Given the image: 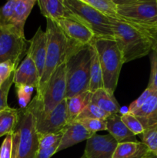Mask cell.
Segmentation results:
<instances>
[{"label":"cell","mask_w":157,"mask_h":158,"mask_svg":"<svg viewBox=\"0 0 157 158\" xmlns=\"http://www.w3.org/2000/svg\"><path fill=\"white\" fill-rule=\"evenodd\" d=\"M29 43L26 55L30 57L31 60L33 61L41 80L46 64L47 49V35L46 31H43L39 26L33 37L29 40Z\"/></svg>","instance_id":"4fadbf2b"},{"label":"cell","mask_w":157,"mask_h":158,"mask_svg":"<svg viewBox=\"0 0 157 158\" xmlns=\"http://www.w3.org/2000/svg\"><path fill=\"white\" fill-rule=\"evenodd\" d=\"M156 10H157V0H156Z\"/></svg>","instance_id":"ee69618b"},{"label":"cell","mask_w":157,"mask_h":158,"mask_svg":"<svg viewBox=\"0 0 157 158\" xmlns=\"http://www.w3.org/2000/svg\"><path fill=\"white\" fill-rule=\"evenodd\" d=\"M110 116V114L105 112L104 110L100 109L96 105L89 103L83 109V110L80 113V114L77 117L75 121L83 120V119H102V120H106Z\"/></svg>","instance_id":"484cf974"},{"label":"cell","mask_w":157,"mask_h":158,"mask_svg":"<svg viewBox=\"0 0 157 158\" xmlns=\"http://www.w3.org/2000/svg\"><path fill=\"white\" fill-rule=\"evenodd\" d=\"M12 134L11 133L6 135L0 148V158H12Z\"/></svg>","instance_id":"e575fe53"},{"label":"cell","mask_w":157,"mask_h":158,"mask_svg":"<svg viewBox=\"0 0 157 158\" xmlns=\"http://www.w3.org/2000/svg\"><path fill=\"white\" fill-rule=\"evenodd\" d=\"M35 3H37L35 0H17L9 25L15 26L17 29L24 32L26 19L30 15Z\"/></svg>","instance_id":"ffe728a7"},{"label":"cell","mask_w":157,"mask_h":158,"mask_svg":"<svg viewBox=\"0 0 157 158\" xmlns=\"http://www.w3.org/2000/svg\"><path fill=\"white\" fill-rule=\"evenodd\" d=\"M68 18L74 19L89 28L95 38L114 39L112 28L108 17L105 16L83 0H63Z\"/></svg>","instance_id":"8992f818"},{"label":"cell","mask_w":157,"mask_h":158,"mask_svg":"<svg viewBox=\"0 0 157 158\" xmlns=\"http://www.w3.org/2000/svg\"><path fill=\"white\" fill-rule=\"evenodd\" d=\"M15 89L20 109L26 108L30 103L31 97L35 88L30 86H22L16 87Z\"/></svg>","instance_id":"4dcf8cb0"},{"label":"cell","mask_w":157,"mask_h":158,"mask_svg":"<svg viewBox=\"0 0 157 158\" xmlns=\"http://www.w3.org/2000/svg\"><path fill=\"white\" fill-rule=\"evenodd\" d=\"M46 33L47 35L46 64L44 71L36 89L37 99L41 98L51 76L58 66L65 63L67 55L69 41L55 21L46 19Z\"/></svg>","instance_id":"3957f363"},{"label":"cell","mask_w":157,"mask_h":158,"mask_svg":"<svg viewBox=\"0 0 157 158\" xmlns=\"http://www.w3.org/2000/svg\"><path fill=\"white\" fill-rule=\"evenodd\" d=\"M16 69L15 65L10 61L0 63V78L3 82H5L12 73L15 72Z\"/></svg>","instance_id":"d590c367"},{"label":"cell","mask_w":157,"mask_h":158,"mask_svg":"<svg viewBox=\"0 0 157 158\" xmlns=\"http://www.w3.org/2000/svg\"><path fill=\"white\" fill-rule=\"evenodd\" d=\"M144 158H156V157H155V156L152 153H151L150 151H149V152L146 154V156Z\"/></svg>","instance_id":"ab89813d"},{"label":"cell","mask_w":157,"mask_h":158,"mask_svg":"<svg viewBox=\"0 0 157 158\" xmlns=\"http://www.w3.org/2000/svg\"><path fill=\"white\" fill-rule=\"evenodd\" d=\"M88 131L95 134L99 131H107L106 120L102 119H83L78 120Z\"/></svg>","instance_id":"f1b7e54d"},{"label":"cell","mask_w":157,"mask_h":158,"mask_svg":"<svg viewBox=\"0 0 157 158\" xmlns=\"http://www.w3.org/2000/svg\"><path fill=\"white\" fill-rule=\"evenodd\" d=\"M69 124L67 100H63L49 114L36 118V130L38 137L47 134L61 132Z\"/></svg>","instance_id":"30bf717a"},{"label":"cell","mask_w":157,"mask_h":158,"mask_svg":"<svg viewBox=\"0 0 157 158\" xmlns=\"http://www.w3.org/2000/svg\"><path fill=\"white\" fill-rule=\"evenodd\" d=\"M66 94V61L57 67L51 76L41 98L34 97L29 106L36 118L47 115L55 109L63 100Z\"/></svg>","instance_id":"52a82bcc"},{"label":"cell","mask_w":157,"mask_h":158,"mask_svg":"<svg viewBox=\"0 0 157 158\" xmlns=\"http://www.w3.org/2000/svg\"><path fill=\"white\" fill-rule=\"evenodd\" d=\"M107 131L116 140L118 143L126 142H139L136 136L132 134L129 128L122 121L121 117L118 114L111 115L106 119Z\"/></svg>","instance_id":"e0dca14e"},{"label":"cell","mask_w":157,"mask_h":158,"mask_svg":"<svg viewBox=\"0 0 157 158\" xmlns=\"http://www.w3.org/2000/svg\"><path fill=\"white\" fill-rule=\"evenodd\" d=\"M130 114H133L143 125L144 130L157 127V92L151 90L143 104Z\"/></svg>","instance_id":"9a60e30c"},{"label":"cell","mask_w":157,"mask_h":158,"mask_svg":"<svg viewBox=\"0 0 157 158\" xmlns=\"http://www.w3.org/2000/svg\"><path fill=\"white\" fill-rule=\"evenodd\" d=\"M40 78L33 61L27 55L14 73L13 83L15 88L22 86H30L38 89Z\"/></svg>","instance_id":"5bb4252c"},{"label":"cell","mask_w":157,"mask_h":158,"mask_svg":"<svg viewBox=\"0 0 157 158\" xmlns=\"http://www.w3.org/2000/svg\"><path fill=\"white\" fill-rule=\"evenodd\" d=\"M40 12L46 19L57 21L68 18V12L63 4V0H38Z\"/></svg>","instance_id":"d6986e66"},{"label":"cell","mask_w":157,"mask_h":158,"mask_svg":"<svg viewBox=\"0 0 157 158\" xmlns=\"http://www.w3.org/2000/svg\"><path fill=\"white\" fill-rule=\"evenodd\" d=\"M150 77L147 88L157 92V53L151 51L150 53Z\"/></svg>","instance_id":"836d02e7"},{"label":"cell","mask_w":157,"mask_h":158,"mask_svg":"<svg viewBox=\"0 0 157 158\" xmlns=\"http://www.w3.org/2000/svg\"><path fill=\"white\" fill-rule=\"evenodd\" d=\"M93 135L94 134L88 131L79 122H72L63 130V135L60 140L57 153L74 146L83 140H87Z\"/></svg>","instance_id":"2e32d148"},{"label":"cell","mask_w":157,"mask_h":158,"mask_svg":"<svg viewBox=\"0 0 157 158\" xmlns=\"http://www.w3.org/2000/svg\"><path fill=\"white\" fill-rule=\"evenodd\" d=\"M137 29L143 31V32L147 35L148 38L150 40L151 43H152V50L157 53V32H152V31L146 29H140V28H137Z\"/></svg>","instance_id":"74e56055"},{"label":"cell","mask_w":157,"mask_h":158,"mask_svg":"<svg viewBox=\"0 0 157 158\" xmlns=\"http://www.w3.org/2000/svg\"><path fill=\"white\" fill-rule=\"evenodd\" d=\"M63 131L55 134H47L38 137V149H46L60 143Z\"/></svg>","instance_id":"f546056e"},{"label":"cell","mask_w":157,"mask_h":158,"mask_svg":"<svg viewBox=\"0 0 157 158\" xmlns=\"http://www.w3.org/2000/svg\"><path fill=\"white\" fill-rule=\"evenodd\" d=\"M149 152V149H148V148L143 143V145H142L141 148H140L139 151H138V153H137L135 155H134L133 157L130 158H144Z\"/></svg>","instance_id":"f35d334b"},{"label":"cell","mask_w":157,"mask_h":158,"mask_svg":"<svg viewBox=\"0 0 157 158\" xmlns=\"http://www.w3.org/2000/svg\"><path fill=\"white\" fill-rule=\"evenodd\" d=\"M96 51L101 66L104 89L114 94L122 66L124 64L119 46L114 39L94 38L90 43Z\"/></svg>","instance_id":"5b68a950"},{"label":"cell","mask_w":157,"mask_h":158,"mask_svg":"<svg viewBox=\"0 0 157 158\" xmlns=\"http://www.w3.org/2000/svg\"><path fill=\"white\" fill-rule=\"evenodd\" d=\"M14 73L11 74L10 77L3 83L2 86L0 88V112L3 110L9 107V106L8 105V95H9L11 86L13 83Z\"/></svg>","instance_id":"d6a6232c"},{"label":"cell","mask_w":157,"mask_h":158,"mask_svg":"<svg viewBox=\"0 0 157 158\" xmlns=\"http://www.w3.org/2000/svg\"><path fill=\"white\" fill-rule=\"evenodd\" d=\"M58 146H59V143L54 145L52 148H46V149H38L35 158H51L57 153Z\"/></svg>","instance_id":"8d00e7d4"},{"label":"cell","mask_w":157,"mask_h":158,"mask_svg":"<svg viewBox=\"0 0 157 158\" xmlns=\"http://www.w3.org/2000/svg\"><path fill=\"white\" fill-rule=\"evenodd\" d=\"M140 29H141V28H140ZM149 29V30L152 31V32H157V26H155V27H154V28H152V29Z\"/></svg>","instance_id":"60d3db41"},{"label":"cell","mask_w":157,"mask_h":158,"mask_svg":"<svg viewBox=\"0 0 157 158\" xmlns=\"http://www.w3.org/2000/svg\"><path fill=\"white\" fill-rule=\"evenodd\" d=\"M142 142H126L117 144L112 158H130L138 153Z\"/></svg>","instance_id":"d4e9b609"},{"label":"cell","mask_w":157,"mask_h":158,"mask_svg":"<svg viewBox=\"0 0 157 158\" xmlns=\"http://www.w3.org/2000/svg\"><path fill=\"white\" fill-rule=\"evenodd\" d=\"M118 143L110 135L94 134L86 140L84 154L86 158H112Z\"/></svg>","instance_id":"7c38bea8"},{"label":"cell","mask_w":157,"mask_h":158,"mask_svg":"<svg viewBox=\"0 0 157 158\" xmlns=\"http://www.w3.org/2000/svg\"><path fill=\"white\" fill-rule=\"evenodd\" d=\"M118 19L136 28L152 29L157 26L156 0H114Z\"/></svg>","instance_id":"ba28073f"},{"label":"cell","mask_w":157,"mask_h":158,"mask_svg":"<svg viewBox=\"0 0 157 158\" xmlns=\"http://www.w3.org/2000/svg\"><path fill=\"white\" fill-rule=\"evenodd\" d=\"M142 143L157 158V127L146 130L141 134Z\"/></svg>","instance_id":"4316f807"},{"label":"cell","mask_w":157,"mask_h":158,"mask_svg":"<svg viewBox=\"0 0 157 158\" xmlns=\"http://www.w3.org/2000/svg\"><path fill=\"white\" fill-rule=\"evenodd\" d=\"M120 117H121L122 121L129 128V131L132 134H135V136L139 135V134L141 135L145 131L143 125L141 124V123L139 121L138 119L133 114H130L129 112H126V114H122Z\"/></svg>","instance_id":"83f0119b"},{"label":"cell","mask_w":157,"mask_h":158,"mask_svg":"<svg viewBox=\"0 0 157 158\" xmlns=\"http://www.w3.org/2000/svg\"><path fill=\"white\" fill-rule=\"evenodd\" d=\"M12 158H35L38 150L36 117L30 106L18 109V119L12 131Z\"/></svg>","instance_id":"277c9868"},{"label":"cell","mask_w":157,"mask_h":158,"mask_svg":"<svg viewBox=\"0 0 157 158\" xmlns=\"http://www.w3.org/2000/svg\"><path fill=\"white\" fill-rule=\"evenodd\" d=\"M17 0H9L0 9V26L9 25Z\"/></svg>","instance_id":"1f68e13d"},{"label":"cell","mask_w":157,"mask_h":158,"mask_svg":"<svg viewBox=\"0 0 157 158\" xmlns=\"http://www.w3.org/2000/svg\"><path fill=\"white\" fill-rule=\"evenodd\" d=\"M3 83H4V82H3L2 80V79L0 78V88H1V87H2V86Z\"/></svg>","instance_id":"b9f144b4"},{"label":"cell","mask_w":157,"mask_h":158,"mask_svg":"<svg viewBox=\"0 0 157 158\" xmlns=\"http://www.w3.org/2000/svg\"><path fill=\"white\" fill-rule=\"evenodd\" d=\"M55 23L72 44L86 46L90 44L95 38L93 32L89 28L74 19L63 18Z\"/></svg>","instance_id":"8fae6325"},{"label":"cell","mask_w":157,"mask_h":158,"mask_svg":"<svg viewBox=\"0 0 157 158\" xmlns=\"http://www.w3.org/2000/svg\"><path fill=\"white\" fill-rule=\"evenodd\" d=\"M79 158H86V155H85V154H83V155L81 157H79Z\"/></svg>","instance_id":"7bdbcfd3"},{"label":"cell","mask_w":157,"mask_h":158,"mask_svg":"<svg viewBox=\"0 0 157 158\" xmlns=\"http://www.w3.org/2000/svg\"><path fill=\"white\" fill-rule=\"evenodd\" d=\"M93 47V46H92ZM104 88L103 80V73H102L101 66L99 61L96 51L94 49L92 51V63L90 68V80H89V91L93 94L98 89Z\"/></svg>","instance_id":"603a6c76"},{"label":"cell","mask_w":157,"mask_h":158,"mask_svg":"<svg viewBox=\"0 0 157 158\" xmlns=\"http://www.w3.org/2000/svg\"><path fill=\"white\" fill-rule=\"evenodd\" d=\"M29 45L24 32L15 26H0V63L10 61L18 68L27 54Z\"/></svg>","instance_id":"9c48e42d"},{"label":"cell","mask_w":157,"mask_h":158,"mask_svg":"<svg viewBox=\"0 0 157 158\" xmlns=\"http://www.w3.org/2000/svg\"><path fill=\"white\" fill-rule=\"evenodd\" d=\"M109 19L114 40L122 53L123 63L140 59L150 53L152 43L143 31L122 20Z\"/></svg>","instance_id":"7a4b0ae2"},{"label":"cell","mask_w":157,"mask_h":158,"mask_svg":"<svg viewBox=\"0 0 157 158\" xmlns=\"http://www.w3.org/2000/svg\"><path fill=\"white\" fill-rule=\"evenodd\" d=\"M91 103L108 113L110 115L118 114L120 106L114 94H109L104 88L98 89L91 97Z\"/></svg>","instance_id":"ac0fdd59"},{"label":"cell","mask_w":157,"mask_h":158,"mask_svg":"<svg viewBox=\"0 0 157 158\" xmlns=\"http://www.w3.org/2000/svg\"><path fill=\"white\" fill-rule=\"evenodd\" d=\"M91 97H92V93L89 91H86L69 99H66L69 123L75 121L83 109L89 103H91Z\"/></svg>","instance_id":"44dd1931"},{"label":"cell","mask_w":157,"mask_h":158,"mask_svg":"<svg viewBox=\"0 0 157 158\" xmlns=\"http://www.w3.org/2000/svg\"><path fill=\"white\" fill-rule=\"evenodd\" d=\"M83 1L108 18L116 19H119L117 5L114 0H83Z\"/></svg>","instance_id":"cb8c5ba5"},{"label":"cell","mask_w":157,"mask_h":158,"mask_svg":"<svg viewBox=\"0 0 157 158\" xmlns=\"http://www.w3.org/2000/svg\"><path fill=\"white\" fill-rule=\"evenodd\" d=\"M92 51L91 44L78 46L69 42L66 58V99L89 91Z\"/></svg>","instance_id":"6da1fadb"},{"label":"cell","mask_w":157,"mask_h":158,"mask_svg":"<svg viewBox=\"0 0 157 158\" xmlns=\"http://www.w3.org/2000/svg\"><path fill=\"white\" fill-rule=\"evenodd\" d=\"M18 119V109L9 106L0 112V137L12 133Z\"/></svg>","instance_id":"7402d4cb"}]
</instances>
